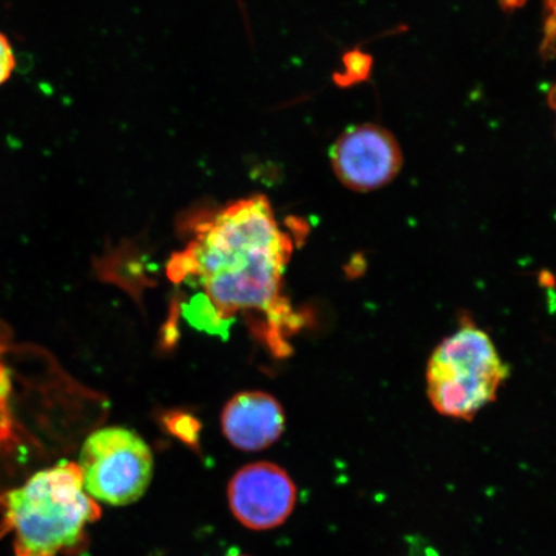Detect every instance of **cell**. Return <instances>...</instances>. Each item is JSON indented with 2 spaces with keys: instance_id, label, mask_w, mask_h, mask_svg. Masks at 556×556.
Masks as SVG:
<instances>
[{
  "instance_id": "277c9868",
  "label": "cell",
  "mask_w": 556,
  "mask_h": 556,
  "mask_svg": "<svg viewBox=\"0 0 556 556\" xmlns=\"http://www.w3.org/2000/svg\"><path fill=\"white\" fill-rule=\"evenodd\" d=\"M83 486L94 502L125 506L138 502L154 475L149 444L129 429L97 430L83 446Z\"/></svg>"
},
{
  "instance_id": "52a82bcc",
  "label": "cell",
  "mask_w": 556,
  "mask_h": 556,
  "mask_svg": "<svg viewBox=\"0 0 556 556\" xmlns=\"http://www.w3.org/2000/svg\"><path fill=\"white\" fill-rule=\"evenodd\" d=\"M285 422L281 403L258 391L236 394L222 413V429L228 442L248 452L273 446L280 440Z\"/></svg>"
},
{
  "instance_id": "3957f363",
  "label": "cell",
  "mask_w": 556,
  "mask_h": 556,
  "mask_svg": "<svg viewBox=\"0 0 556 556\" xmlns=\"http://www.w3.org/2000/svg\"><path fill=\"white\" fill-rule=\"evenodd\" d=\"M509 374L489 333L464 325L429 359L428 399L438 414L470 421L496 401Z\"/></svg>"
},
{
  "instance_id": "5b68a950",
  "label": "cell",
  "mask_w": 556,
  "mask_h": 556,
  "mask_svg": "<svg viewBox=\"0 0 556 556\" xmlns=\"http://www.w3.org/2000/svg\"><path fill=\"white\" fill-rule=\"evenodd\" d=\"M330 162L346 189L371 192L393 182L402 169L403 155L391 131L367 123L353 125L337 138Z\"/></svg>"
},
{
  "instance_id": "30bf717a",
  "label": "cell",
  "mask_w": 556,
  "mask_h": 556,
  "mask_svg": "<svg viewBox=\"0 0 556 556\" xmlns=\"http://www.w3.org/2000/svg\"><path fill=\"white\" fill-rule=\"evenodd\" d=\"M236 556H243V555H236Z\"/></svg>"
},
{
  "instance_id": "9c48e42d",
  "label": "cell",
  "mask_w": 556,
  "mask_h": 556,
  "mask_svg": "<svg viewBox=\"0 0 556 556\" xmlns=\"http://www.w3.org/2000/svg\"><path fill=\"white\" fill-rule=\"evenodd\" d=\"M15 67V52H13L9 38L3 33H0V87L11 79Z\"/></svg>"
},
{
  "instance_id": "8992f818",
  "label": "cell",
  "mask_w": 556,
  "mask_h": 556,
  "mask_svg": "<svg viewBox=\"0 0 556 556\" xmlns=\"http://www.w3.org/2000/svg\"><path fill=\"white\" fill-rule=\"evenodd\" d=\"M296 495L289 472L267 462L247 465L228 484V503L233 516L255 531L283 525L294 511Z\"/></svg>"
},
{
  "instance_id": "ba28073f",
  "label": "cell",
  "mask_w": 556,
  "mask_h": 556,
  "mask_svg": "<svg viewBox=\"0 0 556 556\" xmlns=\"http://www.w3.org/2000/svg\"><path fill=\"white\" fill-rule=\"evenodd\" d=\"M344 70L333 74V81L342 88H350L368 79L372 70V58L359 50L346 52L343 55Z\"/></svg>"
},
{
  "instance_id": "6da1fadb",
  "label": "cell",
  "mask_w": 556,
  "mask_h": 556,
  "mask_svg": "<svg viewBox=\"0 0 556 556\" xmlns=\"http://www.w3.org/2000/svg\"><path fill=\"white\" fill-rule=\"evenodd\" d=\"M291 253L293 239L262 194L207 214L168 266L174 283L197 291L182 304L184 317L192 328L226 339L242 316L270 351L287 356L288 338L301 324L282 293Z\"/></svg>"
},
{
  "instance_id": "7a4b0ae2",
  "label": "cell",
  "mask_w": 556,
  "mask_h": 556,
  "mask_svg": "<svg viewBox=\"0 0 556 556\" xmlns=\"http://www.w3.org/2000/svg\"><path fill=\"white\" fill-rule=\"evenodd\" d=\"M100 516L78 464L60 463L5 493L0 530L11 534L17 556H58L78 545Z\"/></svg>"
}]
</instances>
